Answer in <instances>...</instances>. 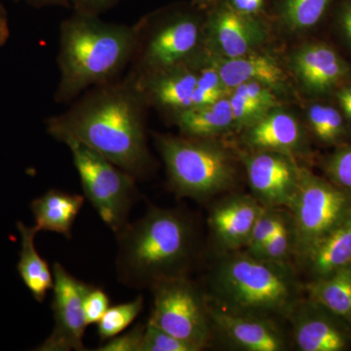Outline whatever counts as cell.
<instances>
[{"mask_svg":"<svg viewBox=\"0 0 351 351\" xmlns=\"http://www.w3.org/2000/svg\"><path fill=\"white\" fill-rule=\"evenodd\" d=\"M295 247L294 226L289 214L288 218L274 237L253 257L267 262L290 263V258L295 256Z\"/></svg>","mask_w":351,"mask_h":351,"instance_id":"cell-28","label":"cell"},{"mask_svg":"<svg viewBox=\"0 0 351 351\" xmlns=\"http://www.w3.org/2000/svg\"><path fill=\"white\" fill-rule=\"evenodd\" d=\"M154 306L149 322L202 350L212 336L211 318L204 298L186 276L163 279L152 287Z\"/></svg>","mask_w":351,"mask_h":351,"instance_id":"cell-8","label":"cell"},{"mask_svg":"<svg viewBox=\"0 0 351 351\" xmlns=\"http://www.w3.org/2000/svg\"><path fill=\"white\" fill-rule=\"evenodd\" d=\"M32 4L36 6L60 5L69 6L71 4L69 0H29Z\"/></svg>","mask_w":351,"mask_h":351,"instance_id":"cell-40","label":"cell"},{"mask_svg":"<svg viewBox=\"0 0 351 351\" xmlns=\"http://www.w3.org/2000/svg\"><path fill=\"white\" fill-rule=\"evenodd\" d=\"M204 23L205 17L191 8L141 21L128 75L140 77L193 61L204 49Z\"/></svg>","mask_w":351,"mask_h":351,"instance_id":"cell-6","label":"cell"},{"mask_svg":"<svg viewBox=\"0 0 351 351\" xmlns=\"http://www.w3.org/2000/svg\"><path fill=\"white\" fill-rule=\"evenodd\" d=\"M334 97L337 105L341 108L351 125V83L339 89Z\"/></svg>","mask_w":351,"mask_h":351,"instance_id":"cell-38","label":"cell"},{"mask_svg":"<svg viewBox=\"0 0 351 351\" xmlns=\"http://www.w3.org/2000/svg\"><path fill=\"white\" fill-rule=\"evenodd\" d=\"M306 123L320 144L339 147L348 144L351 125L338 105L316 100L306 110Z\"/></svg>","mask_w":351,"mask_h":351,"instance_id":"cell-25","label":"cell"},{"mask_svg":"<svg viewBox=\"0 0 351 351\" xmlns=\"http://www.w3.org/2000/svg\"><path fill=\"white\" fill-rule=\"evenodd\" d=\"M243 141L251 149L284 152L295 157L306 154L307 136L301 121L292 112L277 107L244 129Z\"/></svg>","mask_w":351,"mask_h":351,"instance_id":"cell-18","label":"cell"},{"mask_svg":"<svg viewBox=\"0 0 351 351\" xmlns=\"http://www.w3.org/2000/svg\"><path fill=\"white\" fill-rule=\"evenodd\" d=\"M235 93L246 97L252 101H258L265 107L274 108L281 107V101L279 100V94L272 88L263 83L257 82H248L242 83L239 86L232 89Z\"/></svg>","mask_w":351,"mask_h":351,"instance_id":"cell-34","label":"cell"},{"mask_svg":"<svg viewBox=\"0 0 351 351\" xmlns=\"http://www.w3.org/2000/svg\"><path fill=\"white\" fill-rule=\"evenodd\" d=\"M289 68L302 91L314 100H322L351 83V64L332 45L309 41L289 56Z\"/></svg>","mask_w":351,"mask_h":351,"instance_id":"cell-12","label":"cell"},{"mask_svg":"<svg viewBox=\"0 0 351 351\" xmlns=\"http://www.w3.org/2000/svg\"><path fill=\"white\" fill-rule=\"evenodd\" d=\"M52 311L54 329L38 351H84L83 337L88 326L83 302L92 284L71 276L61 263L53 267Z\"/></svg>","mask_w":351,"mask_h":351,"instance_id":"cell-11","label":"cell"},{"mask_svg":"<svg viewBox=\"0 0 351 351\" xmlns=\"http://www.w3.org/2000/svg\"><path fill=\"white\" fill-rule=\"evenodd\" d=\"M293 339L301 351H345L351 346V325L311 300L291 314Z\"/></svg>","mask_w":351,"mask_h":351,"instance_id":"cell-14","label":"cell"},{"mask_svg":"<svg viewBox=\"0 0 351 351\" xmlns=\"http://www.w3.org/2000/svg\"><path fill=\"white\" fill-rule=\"evenodd\" d=\"M311 301L336 314L351 325V263L306 284Z\"/></svg>","mask_w":351,"mask_h":351,"instance_id":"cell-24","label":"cell"},{"mask_svg":"<svg viewBox=\"0 0 351 351\" xmlns=\"http://www.w3.org/2000/svg\"><path fill=\"white\" fill-rule=\"evenodd\" d=\"M211 293L221 311L272 320L290 318L302 301V285L290 263L267 262L246 252H230L217 263Z\"/></svg>","mask_w":351,"mask_h":351,"instance_id":"cell-4","label":"cell"},{"mask_svg":"<svg viewBox=\"0 0 351 351\" xmlns=\"http://www.w3.org/2000/svg\"><path fill=\"white\" fill-rule=\"evenodd\" d=\"M9 38V25L8 19H7V14L5 9L0 2V47L6 43L7 39Z\"/></svg>","mask_w":351,"mask_h":351,"instance_id":"cell-39","label":"cell"},{"mask_svg":"<svg viewBox=\"0 0 351 351\" xmlns=\"http://www.w3.org/2000/svg\"><path fill=\"white\" fill-rule=\"evenodd\" d=\"M203 60L218 71L221 82L232 90L242 83L257 82L267 85L278 94L288 89V75L271 55L257 52L232 59L210 56L203 50Z\"/></svg>","mask_w":351,"mask_h":351,"instance_id":"cell-19","label":"cell"},{"mask_svg":"<svg viewBox=\"0 0 351 351\" xmlns=\"http://www.w3.org/2000/svg\"><path fill=\"white\" fill-rule=\"evenodd\" d=\"M137 25L105 22L99 15L75 12L60 27V80L55 101H75L90 87L114 82L131 64Z\"/></svg>","mask_w":351,"mask_h":351,"instance_id":"cell-2","label":"cell"},{"mask_svg":"<svg viewBox=\"0 0 351 351\" xmlns=\"http://www.w3.org/2000/svg\"><path fill=\"white\" fill-rule=\"evenodd\" d=\"M288 216V214L281 211L279 208L265 207L256 223L250 241L245 248V252L251 256L258 253L263 245L274 237V233L282 226Z\"/></svg>","mask_w":351,"mask_h":351,"instance_id":"cell-29","label":"cell"},{"mask_svg":"<svg viewBox=\"0 0 351 351\" xmlns=\"http://www.w3.org/2000/svg\"><path fill=\"white\" fill-rule=\"evenodd\" d=\"M212 327L233 346L244 351H284L287 339L276 321L258 316L226 313L208 306Z\"/></svg>","mask_w":351,"mask_h":351,"instance_id":"cell-16","label":"cell"},{"mask_svg":"<svg viewBox=\"0 0 351 351\" xmlns=\"http://www.w3.org/2000/svg\"><path fill=\"white\" fill-rule=\"evenodd\" d=\"M64 145L73 156L85 197L117 234L128 225L137 199L135 178L82 143L68 141Z\"/></svg>","mask_w":351,"mask_h":351,"instance_id":"cell-7","label":"cell"},{"mask_svg":"<svg viewBox=\"0 0 351 351\" xmlns=\"http://www.w3.org/2000/svg\"><path fill=\"white\" fill-rule=\"evenodd\" d=\"M17 228L22 246L18 272L32 297L36 301L43 302L47 293L53 289L54 277L48 263L36 251L34 239L39 230L36 226H27L22 221H18Z\"/></svg>","mask_w":351,"mask_h":351,"instance_id":"cell-23","label":"cell"},{"mask_svg":"<svg viewBox=\"0 0 351 351\" xmlns=\"http://www.w3.org/2000/svg\"><path fill=\"white\" fill-rule=\"evenodd\" d=\"M215 0H193V4L198 7H206L214 3Z\"/></svg>","mask_w":351,"mask_h":351,"instance_id":"cell-41","label":"cell"},{"mask_svg":"<svg viewBox=\"0 0 351 351\" xmlns=\"http://www.w3.org/2000/svg\"><path fill=\"white\" fill-rule=\"evenodd\" d=\"M145 325L138 324L129 332L108 339L97 351H140Z\"/></svg>","mask_w":351,"mask_h":351,"instance_id":"cell-35","label":"cell"},{"mask_svg":"<svg viewBox=\"0 0 351 351\" xmlns=\"http://www.w3.org/2000/svg\"><path fill=\"white\" fill-rule=\"evenodd\" d=\"M265 208L250 195L230 196L215 205L208 223L216 243L228 253L246 248Z\"/></svg>","mask_w":351,"mask_h":351,"instance_id":"cell-17","label":"cell"},{"mask_svg":"<svg viewBox=\"0 0 351 351\" xmlns=\"http://www.w3.org/2000/svg\"><path fill=\"white\" fill-rule=\"evenodd\" d=\"M117 239V276L131 288H152L163 279L184 276L193 257V230L178 210L152 207Z\"/></svg>","mask_w":351,"mask_h":351,"instance_id":"cell-3","label":"cell"},{"mask_svg":"<svg viewBox=\"0 0 351 351\" xmlns=\"http://www.w3.org/2000/svg\"><path fill=\"white\" fill-rule=\"evenodd\" d=\"M253 196L267 208L289 207L298 189L302 167L284 152L252 149L242 157Z\"/></svg>","mask_w":351,"mask_h":351,"instance_id":"cell-13","label":"cell"},{"mask_svg":"<svg viewBox=\"0 0 351 351\" xmlns=\"http://www.w3.org/2000/svg\"><path fill=\"white\" fill-rule=\"evenodd\" d=\"M76 12L100 15L108 10L117 0H69Z\"/></svg>","mask_w":351,"mask_h":351,"instance_id":"cell-37","label":"cell"},{"mask_svg":"<svg viewBox=\"0 0 351 351\" xmlns=\"http://www.w3.org/2000/svg\"><path fill=\"white\" fill-rule=\"evenodd\" d=\"M143 94L127 76L94 87L62 114L46 121L59 142L75 141L99 152L135 179L149 170Z\"/></svg>","mask_w":351,"mask_h":351,"instance_id":"cell-1","label":"cell"},{"mask_svg":"<svg viewBox=\"0 0 351 351\" xmlns=\"http://www.w3.org/2000/svg\"><path fill=\"white\" fill-rule=\"evenodd\" d=\"M234 128L244 130L262 119L271 108L232 91L230 95Z\"/></svg>","mask_w":351,"mask_h":351,"instance_id":"cell-32","label":"cell"},{"mask_svg":"<svg viewBox=\"0 0 351 351\" xmlns=\"http://www.w3.org/2000/svg\"><path fill=\"white\" fill-rule=\"evenodd\" d=\"M332 8L337 29L351 48V0H337Z\"/></svg>","mask_w":351,"mask_h":351,"instance_id":"cell-36","label":"cell"},{"mask_svg":"<svg viewBox=\"0 0 351 351\" xmlns=\"http://www.w3.org/2000/svg\"><path fill=\"white\" fill-rule=\"evenodd\" d=\"M337 0H277L279 24L290 32H306L325 19Z\"/></svg>","mask_w":351,"mask_h":351,"instance_id":"cell-26","label":"cell"},{"mask_svg":"<svg viewBox=\"0 0 351 351\" xmlns=\"http://www.w3.org/2000/svg\"><path fill=\"white\" fill-rule=\"evenodd\" d=\"M140 351H197L193 346L176 338L147 321Z\"/></svg>","mask_w":351,"mask_h":351,"instance_id":"cell-31","label":"cell"},{"mask_svg":"<svg viewBox=\"0 0 351 351\" xmlns=\"http://www.w3.org/2000/svg\"><path fill=\"white\" fill-rule=\"evenodd\" d=\"M350 206L351 193L302 167L299 189L289 207L294 226L295 257L304 258Z\"/></svg>","mask_w":351,"mask_h":351,"instance_id":"cell-9","label":"cell"},{"mask_svg":"<svg viewBox=\"0 0 351 351\" xmlns=\"http://www.w3.org/2000/svg\"><path fill=\"white\" fill-rule=\"evenodd\" d=\"M110 307V298L107 293L100 287L92 285L88 291L83 302L85 320L88 326L97 324L107 313Z\"/></svg>","mask_w":351,"mask_h":351,"instance_id":"cell-33","label":"cell"},{"mask_svg":"<svg viewBox=\"0 0 351 351\" xmlns=\"http://www.w3.org/2000/svg\"><path fill=\"white\" fill-rule=\"evenodd\" d=\"M84 196L80 195L50 189L32 202L36 228L39 232L59 233L71 239L73 223L84 204Z\"/></svg>","mask_w":351,"mask_h":351,"instance_id":"cell-21","label":"cell"},{"mask_svg":"<svg viewBox=\"0 0 351 351\" xmlns=\"http://www.w3.org/2000/svg\"><path fill=\"white\" fill-rule=\"evenodd\" d=\"M325 173L328 179L337 186L351 193V144L337 147L325 159Z\"/></svg>","mask_w":351,"mask_h":351,"instance_id":"cell-30","label":"cell"},{"mask_svg":"<svg viewBox=\"0 0 351 351\" xmlns=\"http://www.w3.org/2000/svg\"><path fill=\"white\" fill-rule=\"evenodd\" d=\"M205 16L204 52L232 59L257 52L269 39V27L261 16L245 15L226 0L210 5Z\"/></svg>","mask_w":351,"mask_h":351,"instance_id":"cell-10","label":"cell"},{"mask_svg":"<svg viewBox=\"0 0 351 351\" xmlns=\"http://www.w3.org/2000/svg\"><path fill=\"white\" fill-rule=\"evenodd\" d=\"M156 145L178 195L206 199L234 181L232 156L214 138L160 135Z\"/></svg>","mask_w":351,"mask_h":351,"instance_id":"cell-5","label":"cell"},{"mask_svg":"<svg viewBox=\"0 0 351 351\" xmlns=\"http://www.w3.org/2000/svg\"><path fill=\"white\" fill-rule=\"evenodd\" d=\"M200 55L193 61L149 75L140 77L127 76L137 85L147 105L152 104L172 113L174 117L178 113L193 108Z\"/></svg>","mask_w":351,"mask_h":351,"instance_id":"cell-15","label":"cell"},{"mask_svg":"<svg viewBox=\"0 0 351 351\" xmlns=\"http://www.w3.org/2000/svg\"><path fill=\"white\" fill-rule=\"evenodd\" d=\"M144 307V298L138 295L133 301L108 307L107 313L97 323L98 335L103 341L121 334L138 317Z\"/></svg>","mask_w":351,"mask_h":351,"instance_id":"cell-27","label":"cell"},{"mask_svg":"<svg viewBox=\"0 0 351 351\" xmlns=\"http://www.w3.org/2000/svg\"><path fill=\"white\" fill-rule=\"evenodd\" d=\"M173 119L184 136L189 138H215L234 128L230 96L210 105L189 108Z\"/></svg>","mask_w":351,"mask_h":351,"instance_id":"cell-22","label":"cell"},{"mask_svg":"<svg viewBox=\"0 0 351 351\" xmlns=\"http://www.w3.org/2000/svg\"><path fill=\"white\" fill-rule=\"evenodd\" d=\"M301 262L311 279L326 276L351 263V206Z\"/></svg>","mask_w":351,"mask_h":351,"instance_id":"cell-20","label":"cell"}]
</instances>
